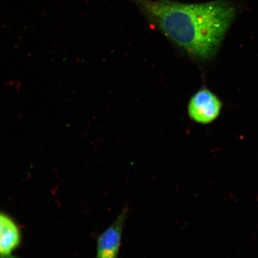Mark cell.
Masks as SVG:
<instances>
[{"label": "cell", "instance_id": "obj_1", "mask_svg": "<svg viewBox=\"0 0 258 258\" xmlns=\"http://www.w3.org/2000/svg\"><path fill=\"white\" fill-rule=\"evenodd\" d=\"M144 15L176 46L201 59L214 56L234 22L231 0L188 4L172 0H135Z\"/></svg>", "mask_w": 258, "mask_h": 258}, {"label": "cell", "instance_id": "obj_2", "mask_svg": "<svg viewBox=\"0 0 258 258\" xmlns=\"http://www.w3.org/2000/svg\"><path fill=\"white\" fill-rule=\"evenodd\" d=\"M221 108V102L214 93L207 89H202L190 99L188 115L193 121L207 124L217 118Z\"/></svg>", "mask_w": 258, "mask_h": 258}, {"label": "cell", "instance_id": "obj_3", "mask_svg": "<svg viewBox=\"0 0 258 258\" xmlns=\"http://www.w3.org/2000/svg\"><path fill=\"white\" fill-rule=\"evenodd\" d=\"M127 213L128 209L125 207L115 220L99 235L97 240L96 258H118Z\"/></svg>", "mask_w": 258, "mask_h": 258}, {"label": "cell", "instance_id": "obj_4", "mask_svg": "<svg viewBox=\"0 0 258 258\" xmlns=\"http://www.w3.org/2000/svg\"><path fill=\"white\" fill-rule=\"evenodd\" d=\"M21 234L14 221L0 213V256L8 257L19 246Z\"/></svg>", "mask_w": 258, "mask_h": 258}]
</instances>
